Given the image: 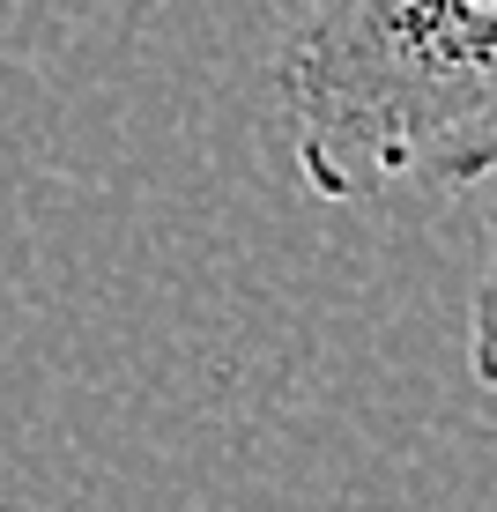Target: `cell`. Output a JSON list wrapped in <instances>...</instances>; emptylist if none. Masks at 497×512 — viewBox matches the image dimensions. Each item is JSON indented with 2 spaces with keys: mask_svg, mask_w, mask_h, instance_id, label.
I'll use <instances>...</instances> for the list:
<instances>
[{
  "mask_svg": "<svg viewBox=\"0 0 497 512\" xmlns=\"http://www.w3.org/2000/svg\"><path fill=\"white\" fill-rule=\"evenodd\" d=\"M275 97L319 201L475 179L497 164V0H319Z\"/></svg>",
  "mask_w": 497,
  "mask_h": 512,
  "instance_id": "cell-1",
  "label": "cell"
},
{
  "mask_svg": "<svg viewBox=\"0 0 497 512\" xmlns=\"http://www.w3.org/2000/svg\"><path fill=\"white\" fill-rule=\"evenodd\" d=\"M468 372L483 394H497V208L483 231V275H475V297H468Z\"/></svg>",
  "mask_w": 497,
  "mask_h": 512,
  "instance_id": "cell-2",
  "label": "cell"
}]
</instances>
